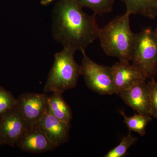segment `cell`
I'll return each instance as SVG.
<instances>
[{
  "mask_svg": "<svg viewBox=\"0 0 157 157\" xmlns=\"http://www.w3.org/2000/svg\"><path fill=\"white\" fill-rule=\"evenodd\" d=\"M82 9L76 0H60L54 9L52 36L74 52L85 50L99 36L96 14L89 15Z\"/></svg>",
  "mask_w": 157,
  "mask_h": 157,
  "instance_id": "6da1fadb",
  "label": "cell"
},
{
  "mask_svg": "<svg viewBox=\"0 0 157 157\" xmlns=\"http://www.w3.org/2000/svg\"><path fill=\"white\" fill-rule=\"evenodd\" d=\"M130 16L125 12L117 16L99 30L98 39L104 53L121 61L131 62L135 33L131 29Z\"/></svg>",
  "mask_w": 157,
  "mask_h": 157,
  "instance_id": "7a4b0ae2",
  "label": "cell"
},
{
  "mask_svg": "<svg viewBox=\"0 0 157 157\" xmlns=\"http://www.w3.org/2000/svg\"><path fill=\"white\" fill-rule=\"evenodd\" d=\"M75 53L64 48L55 54L53 66L43 88L44 92L63 93L76 87L81 75V68L75 61Z\"/></svg>",
  "mask_w": 157,
  "mask_h": 157,
  "instance_id": "3957f363",
  "label": "cell"
},
{
  "mask_svg": "<svg viewBox=\"0 0 157 157\" xmlns=\"http://www.w3.org/2000/svg\"><path fill=\"white\" fill-rule=\"evenodd\" d=\"M131 62L147 79L157 76V37L150 28L135 33Z\"/></svg>",
  "mask_w": 157,
  "mask_h": 157,
  "instance_id": "277c9868",
  "label": "cell"
},
{
  "mask_svg": "<svg viewBox=\"0 0 157 157\" xmlns=\"http://www.w3.org/2000/svg\"><path fill=\"white\" fill-rule=\"evenodd\" d=\"M80 66L81 75L83 76L89 88L101 95L116 94L111 67L97 63L90 59L85 50Z\"/></svg>",
  "mask_w": 157,
  "mask_h": 157,
  "instance_id": "5b68a950",
  "label": "cell"
},
{
  "mask_svg": "<svg viewBox=\"0 0 157 157\" xmlns=\"http://www.w3.org/2000/svg\"><path fill=\"white\" fill-rule=\"evenodd\" d=\"M48 97L45 93H25L17 99L15 107L31 128L35 126L47 112Z\"/></svg>",
  "mask_w": 157,
  "mask_h": 157,
  "instance_id": "8992f818",
  "label": "cell"
},
{
  "mask_svg": "<svg viewBox=\"0 0 157 157\" xmlns=\"http://www.w3.org/2000/svg\"><path fill=\"white\" fill-rule=\"evenodd\" d=\"M28 124L16 107L0 118V135L2 145L14 147L21 135L29 128Z\"/></svg>",
  "mask_w": 157,
  "mask_h": 157,
  "instance_id": "52a82bcc",
  "label": "cell"
},
{
  "mask_svg": "<svg viewBox=\"0 0 157 157\" xmlns=\"http://www.w3.org/2000/svg\"><path fill=\"white\" fill-rule=\"evenodd\" d=\"M131 62H117L111 67L113 79L116 94L147 78L140 70L133 66Z\"/></svg>",
  "mask_w": 157,
  "mask_h": 157,
  "instance_id": "ba28073f",
  "label": "cell"
},
{
  "mask_svg": "<svg viewBox=\"0 0 157 157\" xmlns=\"http://www.w3.org/2000/svg\"><path fill=\"white\" fill-rule=\"evenodd\" d=\"M41 130L57 147L70 140V123L59 120L47 110L42 119L35 126Z\"/></svg>",
  "mask_w": 157,
  "mask_h": 157,
  "instance_id": "9c48e42d",
  "label": "cell"
},
{
  "mask_svg": "<svg viewBox=\"0 0 157 157\" xmlns=\"http://www.w3.org/2000/svg\"><path fill=\"white\" fill-rule=\"evenodd\" d=\"M16 145L21 151L34 154L52 151L57 148L43 132L35 127L24 132L16 141Z\"/></svg>",
  "mask_w": 157,
  "mask_h": 157,
  "instance_id": "30bf717a",
  "label": "cell"
},
{
  "mask_svg": "<svg viewBox=\"0 0 157 157\" xmlns=\"http://www.w3.org/2000/svg\"><path fill=\"white\" fill-rule=\"evenodd\" d=\"M119 94L125 104L137 113L151 117L149 92L146 80L140 82Z\"/></svg>",
  "mask_w": 157,
  "mask_h": 157,
  "instance_id": "8fae6325",
  "label": "cell"
},
{
  "mask_svg": "<svg viewBox=\"0 0 157 157\" xmlns=\"http://www.w3.org/2000/svg\"><path fill=\"white\" fill-rule=\"evenodd\" d=\"M48 96V111L59 120L70 123L73 115L71 107L65 101L63 93L52 92Z\"/></svg>",
  "mask_w": 157,
  "mask_h": 157,
  "instance_id": "7c38bea8",
  "label": "cell"
},
{
  "mask_svg": "<svg viewBox=\"0 0 157 157\" xmlns=\"http://www.w3.org/2000/svg\"><path fill=\"white\" fill-rule=\"evenodd\" d=\"M126 8V13L139 14L149 19L157 17V0H121Z\"/></svg>",
  "mask_w": 157,
  "mask_h": 157,
  "instance_id": "4fadbf2b",
  "label": "cell"
},
{
  "mask_svg": "<svg viewBox=\"0 0 157 157\" xmlns=\"http://www.w3.org/2000/svg\"><path fill=\"white\" fill-rule=\"evenodd\" d=\"M120 113L123 117L124 122L131 132L138 133L140 136L145 135L146 127L152 120L151 117L139 113H135L132 117H128L122 110L120 111Z\"/></svg>",
  "mask_w": 157,
  "mask_h": 157,
  "instance_id": "5bb4252c",
  "label": "cell"
},
{
  "mask_svg": "<svg viewBox=\"0 0 157 157\" xmlns=\"http://www.w3.org/2000/svg\"><path fill=\"white\" fill-rule=\"evenodd\" d=\"M82 8L92 10L94 14L102 15L112 11L114 0H76Z\"/></svg>",
  "mask_w": 157,
  "mask_h": 157,
  "instance_id": "9a60e30c",
  "label": "cell"
},
{
  "mask_svg": "<svg viewBox=\"0 0 157 157\" xmlns=\"http://www.w3.org/2000/svg\"><path fill=\"white\" fill-rule=\"evenodd\" d=\"M137 137L132 136L131 132L123 137L121 141L117 146L109 151L105 157H123L125 156L128 150L137 142Z\"/></svg>",
  "mask_w": 157,
  "mask_h": 157,
  "instance_id": "2e32d148",
  "label": "cell"
},
{
  "mask_svg": "<svg viewBox=\"0 0 157 157\" xmlns=\"http://www.w3.org/2000/svg\"><path fill=\"white\" fill-rule=\"evenodd\" d=\"M17 99L11 92L0 86V118L6 113L15 107Z\"/></svg>",
  "mask_w": 157,
  "mask_h": 157,
  "instance_id": "e0dca14e",
  "label": "cell"
},
{
  "mask_svg": "<svg viewBox=\"0 0 157 157\" xmlns=\"http://www.w3.org/2000/svg\"><path fill=\"white\" fill-rule=\"evenodd\" d=\"M150 79L147 85L150 98L151 117L157 118V82L154 78Z\"/></svg>",
  "mask_w": 157,
  "mask_h": 157,
  "instance_id": "ac0fdd59",
  "label": "cell"
},
{
  "mask_svg": "<svg viewBox=\"0 0 157 157\" xmlns=\"http://www.w3.org/2000/svg\"><path fill=\"white\" fill-rule=\"evenodd\" d=\"M55 0H42L41 4L42 6H46Z\"/></svg>",
  "mask_w": 157,
  "mask_h": 157,
  "instance_id": "d6986e66",
  "label": "cell"
},
{
  "mask_svg": "<svg viewBox=\"0 0 157 157\" xmlns=\"http://www.w3.org/2000/svg\"><path fill=\"white\" fill-rule=\"evenodd\" d=\"M154 31L155 34L156 36L157 37V27Z\"/></svg>",
  "mask_w": 157,
  "mask_h": 157,
  "instance_id": "ffe728a7",
  "label": "cell"
},
{
  "mask_svg": "<svg viewBox=\"0 0 157 157\" xmlns=\"http://www.w3.org/2000/svg\"><path fill=\"white\" fill-rule=\"evenodd\" d=\"M0 145H2V140H1V135H0Z\"/></svg>",
  "mask_w": 157,
  "mask_h": 157,
  "instance_id": "44dd1931",
  "label": "cell"
}]
</instances>
